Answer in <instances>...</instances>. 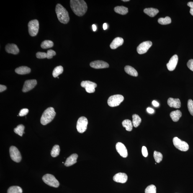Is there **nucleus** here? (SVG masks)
Segmentation results:
<instances>
[{"instance_id": "1", "label": "nucleus", "mask_w": 193, "mask_h": 193, "mask_svg": "<svg viewBox=\"0 0 193 193\" xmlns=\"http://www.w3.org/2000/svg\"><path fill=\"white\" fill-rule=\"evenodd\" d=\"M70 3L72 10L77 16L81 17L87 11V4L83 0H71Z\"/></svg>"}, {"instance_id": "2", "label": "nucleus", "mask_w": 193, "mask_h": 193, "mask_svg": "<svg viewBox=\"0 0 193 193\" xmlns=\"http://www.w3.org/2000/svg\"><path fill=\"white\" fill-rule=\"evenodd\" d=\"M55 11L60 22L64 24L68 23L70 21L69 15L65 8L61 4H58L55 7Z\"/></svg>"}, {"instance_id": "3", "label": "nucleus", "mask_w": 193, "mask_h": 193, "mask_svg": "<svg viewBox=\"0 0 193 193\" xmlns=\"http://www.w3.org/2000/svg\"><path fill=\"white\" fill-rule=\"evenodd\" d=\"M56 115L54 108L50 107L44 111L40 119L41 123L43 125H46L50 123L53 120Z\"/></svg>"}, {"instance_id": "4", "label": "nucleus", "mask_w": 193, "mask_h": 193, "mask_svg": "<svg viewBox=\"0 0 193 193\" xmlns=\"http://www.w3.org/2000/svg\"><path fill=\"white\" fill-rule=\"evenodd\" d=\"M43 182L49 186L54 187H58L60 185L59 182L53 175L45 174L42 177Z\"/></svg>"}, {"instance_id": "5", "label": "nucleus", "mask_w": 193, "mask_h": 193, "mask_svg": "<svg viewBox=\"0 0 193 193\" xmlns=\"http://www.w3.org/2000/svg\"><path fill=\"white\" fill-rule=\"evenodd\" d=\"M124 99L123 96L121 95H114L109 98L107 101L108 104L111 107H116L123 101Z\"/></svg>"}, {"instance_id": "6", "label": "nucleus", "mask_w": 193, "mask_h": 193, "mask_svg": "<svg viewBox=\"0 0 193 193\" xmlns=\"http://www.w3.org/2000/svg\"><path fill=\"white\" fill-rule=\"evenodd\" d=\"M28 32L31 36L34 37L38 33L39 23L37 19L29 21L28 24Z\"/></svg>"}, {"instance_id": "7", "label": "nucleus", "mask_w": 193, "mask_h": 193, "mask_svg": "<svg viewBox=\"0 0 193 193\" xmlns=\"http://www.w3.org/2000/svg\"><path fill=\"white\" fill-rule=\"evenodd\" d=\"M173 142L175 148L181 151H186L189 149V145L187 142L181 140L177 137L173 138Z\"/></svg>"}, {"instance_id": "8", "label": "nucleus", "mask_w": 193, "mask_h": 193, "mask_svg": "<svg viewBox=\"0 0 193 193\" xmlns=\"http://www.w3.org/2000/svg\"><path fill=\"white\" fill-rule=\"evenodd\" d=\"M88 124V121L86 117H80L77 124V129L78 132L81 133H84L87 129Z\"/></svg>"}, {"instance_id": "9", "label": "nucleus", "mask_w": 193, "mask_h": 193, "mask_svg": "<svg viewBox=\"0 0 193 193\" xmlns=\"http://www.w3.org/2000/svg\"><path fill=\"white\" fill-rule=\"evenodd\" d=\"M10 155L11 160L16 162L18 163L22 159V156L20 152L17 148L11 146L9 148Z\"/></svg>"}, {"instance_id": "10", "label": "nucleus", "mask_w": 193, "mask_h": 193, "mask_svg": "<svg viewBox=\"0 0 193 193\" xmlns=\"http://www.w3.org/2000/svg\"><path fill=\"white\" fill-rule=\"evenodd\" d=\"M153 43L150 41L142 42L137 47V52L140 55L146 53L149 49L152 46Z\"/></svg>"}, {"instance_id": "11", "label": "nucleus", "mask_w": 193, "mask_h": 193, "mask_svg": "<svg viewBox=\"0 0 193 193\" xmlns=\"http://www.w3.org/2000/svg\"><path fill=\"white\" fill-rule=\"evenodd\" d=\"M37 84V81L35 79L27 80L24 83L22 89V91L24 92H27L31 90L35 87Z\"/></svg>"}, {"instance_id": "12", "label": "nucleus", "mask_w": 193, "mask_h": 193, "mask_svg": "<svg viewBox=\"0 0 193 193\" xmlns=\"http://www.w3.org/2000/svg\"><path fill=\"white\" fill-rule=\"evenodd\" d=\"M116 149L121 156L126 158L128 156V151L125 145L121 142H118L116 145Z\"/></svg>"}, {"instance_id": "13", "label": "nucleus", "mask_w": 193, "mask_h": 193, "mask_svg": "<svg viewBox=\"0 0 193 193\" xmlns=\"http://www.w3.org/2000/svg\"><path fill=\"white\" fill-rule=\"evenodd\" d=\"M90 65L93 68L95 69H103L109 68V64L102 60H96L92 62Z\"/></svg>"}, {"instance_id": "14", "label": "nucleus", "mask_w": 193, "mask_h": 193, "mask_svg": "<svg viewBox=\"0 0 193 193\" xmlns=\"http://www.w3.org/2000/svg\"><path fill=\"white\" fill-rule=\"evenodd\" d=\"M178 61V57L177 55H174L171 57L168 63L167 64V67L169 71H172L175 69Z\"/></svg>"}, {"instance_id": "15", "label": "nucleus", "mask_w": 193, "mask_h": 193, "mask_svg": "<svg viewBox=\"0 0 193 193\" xmlns=\"http://www.w3.org/2000/svg\"><path fill=\"white\" fill-rule=\"evenodd\" d=\"M113 180L116 182L124 184L127 182L128 176L125 173H118L114 176Z\"/></svg>"}, {"instance_id": "16", "label": "nucleus", "mask_w": 193, "mask_h": 193, "mask_svg": "<svg viewBox=\"0 0 193 193\" xmlns=\"http://www.w3.org/2000/svg\"><path fill=\"white\" fill-rule=\"evenodd\" d=\"M6 51L8 53L17 55L19 53V50L17 45L14 44H9L6 45Z\"/></svg>"}, {"instance_id": "17", "label": "nucleus", "mask_w": 193, "mask_h": 193, "mask_svg": "<svg viewBox=\"0 0 193 193\" xmlns=\"http://www.w3.org/2000/svg\"><path fill=\"white\" fill-rule=\"evenodd\" d=\"M167 104L170 107L179 109L181 107V103L180 101L178 99H173L170 98L167 101Z\"/></svg>"}, {"instance_id": "18", "label": "nucleus", "mask_w": 193, "mask_h": 193, "mask_svg": "<svg viewBox=\"0 0 193 193\" xmlns=\"http://www.w3.org/2000/svg\"><path fill=\"white\" fill-rule=\"evenodd\" d=\"M124 42L123 39L122 38L118 37L116 38L112 41L110 45L111 49L115 50L123 44Z\"/></svg>"}, {"instance_id": "19", "label": "nucleus", "mask_w": 193, "mask_h": 193, "mask_svg": "<svg viewBox=\"0 0 193 193\" xmlns=\"http://www.w3.org/2000/svg\"><path fill=\"white\" fill-rule=\"evenodd\" d=\"M78 155L77 154L75 153L72 155L67 158L65 163V166L69 167L72 166L77 162Z\"/></svg>"}, {"instance_id": "20", "label": "nucleus", "mask_w": 193, "mask_h": 193, "mask_svg": "<svg viewBox=\"0 0 193 193\" xmlns=\"http://www.w3.org/2000/svg\"><path fill=\"white\" fill-rule=\"evenodd\" d=\"M31 72V69L27 66H21L16 69L15 72L19 75L28 74Z\"/></svg>"}, {"instance_id": "21", "label": "nucleus", "mask_w": 193, "mask_h": 193, "mask_svg": "<svg viewBox=\"0 0 193 193\" xmlns=\"http://www.w3.org/2000/svg\"><path fill=\"white\" fill-rule=\"evenodd\" d=\"M170 116L173 121L177 122L182 116V113L179 110L173 111L170 114Z\"/></svg>"}, {"instance_id": "22", "label": "nucleus", "mask_w": 193, "mask_h": 193, "mask_svg": "<svg viewBox=\"0 0 193 193\" xmlns=\"http://www.w3.org/2000/svg\"><path fill=\"white\" fill-rule=\"evenodd\" d=\"M144 12L150 17H153L159 12L158 9L153 8H147L144 10Z\"/></svg>"}, {"instance_id": "23", "label": "nucleus", "mask_w": 193, "mask_h": 193, "mask_svg": "<svg viewBox=\"0 0 193 193\" xmlns=\"http://www.w3.org/2000/svg\"><path fill=\"white\" fill-rule=\"evenodd\" d=\"M125 71L127 74L134 77L138 76V73L136 70L130 65H126L125 67Z\"/></svg>"}, {"instance_id": "24", "label": "nucleus", "mask_w": 193, "mask_h": 193, "mask_svg": "<svg viewBox=\"0 0 193 193\" xmlns=\"http://www.w3.org/2000/svg\"><path fill=\"white\" fill-rule=\"evenodd\" d=\"M114 11L117 13L123 15L126 14L128 12V8L123 6H116L114 8Z\"/></svg>"}, {"instance_id": "25", "label": "nucleus", "mask_w": 193, "mask_h": 193, "mask_svg": "<svg viewBox=\"0 0 193 193\" xmlns=\"http://www.w3.org/2000/svg\"><path fill=\"white\" fill-rule=\"evenodd\" d=\"M123 126L125 128L126 130L128 131H131L133 129L132 122L129 119H126L122 122Z\"/></svg>"}, {"instance_id": "26", "label": "nucleus", "mask_w": 193, "mask_h": 193, "mask_svg": "<svg viewBox=\"0 0 193 193\" xmlns=\"http://www.w3.org/2000/svg\"><path fill=\"white\" fill-rule=\"evenodd\" d=\"M81 86L84 88L94 87L95 88L97 87V84L95 83L89 81L82 82Z\"/></svg>"}, {"instance_id": "27", "label": "nucleus", "mask_w": 193, "mask_h": 193, "mask_svg": "<svg viewBox=\"0 0 193 193\" xmlns=\"http://www.w3.org/2000/svg\"><path fill=\"white\" fill-rule=\"evenodd\" d=\"M141 121V118L137 114H134L132 116V124L133 126L136 128L140 125Z\"/></svg>"}, {"instance_id": "28", "label": "nucleus", "mask_w": 193, "mask_h": 193, "mask_svg": "<svg viewBox=\"0 0 193 193\" xmlns=\"http://www.w3.org/2000/svg\"><path fill=\"white\" fill-rule=\"evenodd\" d=\"M63 71V67L60 65V66L56 67L54 69L52 75L54 78H56L58 77L59 75L62 74Z\"/></svg>"}, {"instance_id": "29", "label": "nucleus", "mask_w": 193, "mask_h": 193, "mask_svg": "<svg viewBox=\"0 0 193 193\" xmlns=\"http://www.w3.org/2000/svg\"><path fill=\"white\" fill-rule=\"evenodd\" d=\"M22 188L18 186H12L8 189L7 193H22Z\"/></svg>"}, {"instance_id": "30", "label": "nucleus", "mask_w": 193, "mask_h": 193, "mask_svg": "<svg viewBox=\"0 0 193 193\" xmlns=\"http://www.w3.org/2000/svg\"><path fill=\"white\" fill-rule=\"evenodd\" d=\"M24 128H25V127L24 125H19L14 129V132L16 133L22 137L23 134L25 133V132H24Z\"/></svg>"}, {"instance_id": "31", "label": "nucleus", "mask_w": 193, "mask_h": 193, "mask_svg": "<svg viewBox=\"0 0 193 193\" xmlns=\"http://www.w3.org/2000/svg\"><path fill=\"white\" fill-rule=\"evenodd\" d=\"M54 45L53 42L51 40H45L41 44V47L43 49H48L52 48Z\"/></svg>"}, {"instance_id": "32", "label": "nucleus", "mask_w": 193, "mask_h": 193, "mask_svg": "<svg viewBox=\"0 0 193 193\" xmlns=\"http://www.w3.org/2000/svg\"><path fill=\"white\" fill-rule=\"evenodd\" d=\"M60 151L59 145H55L52 148L51 152V156L53 158H55L59 155Z\"/></svg>"}, {"instance_id": "33", "label": "nucleus", "mask_w": 193, "mask_h": 193, "mask_svg": "<svg viewBox=\"0 0 193 193\" xmlns=\"http://www.w3.org/2000/svg\"><path fill=\"white\" fill-rule=\"evenodd\" d=\"M158 22L161 25H167L171 23V19L169 17H166L165 18H161L158 19Z\"/></svg>"}, {"instance_id": "34", "label": "nucleus", "mask_w": 193, "mask_h": 193, "mask_svg": "<svg viewBox=\"0 0 193 193\" xmlns=\"http://www.w3.org/2000/svg\"><path fill=\"white\" fill-rule=\"evenodd\" d=\"M154 158L157 163H159L163 159V155L160 152L155 151L153 153Z\"/></svg>"}, {"instance_id": "35", "label": "nucleus", "mask_w": 193, "mask_h": 193, "mask_svg": "<svg viewBox=\"0 0 193 193\" xmlns=\"http://www.w3.org/2000/svg\"><path fill=\"white\" fill-rule=\"evenodd\" d=\"M145 193H156V188L154 185L148 186L145 189Z\"/></svg>"}, {"instance_id": "36", "label": "nucleus", "mask_w": 193, "mask_h": 193, "mask_svg": "<svg viewBox=\"0 0 193 193\" xmlns=\"http://www.w3.org/2000/svg\"><path fill=\"white\" fill-rule=\"evenodd\" d=\"M187 107L189 113L193 116V101L192 99H189L188 100Z\"/></svg>"}, {"instance_id": "37", "label": "nucleus", "mask_w": 193, "mask_h": 193, "mask_svg": "<svg viewBox=\"0 0 193 193\" xmlns=\"http://www.w3.org/2000/svg\"><path fill=\"white\" fill-rule=\"evenodd\" d=\"M47 58L48 59H50L52 58L53 56H55V55H56V52L54 51V50H50L47 51Z\"/></svg>"}, {"instance_id": "38", "label": "nucleus", "mask_w": 193, "mask_h": 193, "mask_svg": "<svg viewBox=\"0 0 193 193\" xmlns=\"http://www.w3.org/2000/svg\"><path fill=\"white\" fill-rule=\"evenodd\" d=\"M36 56L38 58L44 59L47 58V54L45 52H38Z\"/></svg>"}, {"instance_id": "39", "label": "nucleus", "mask_w": 193, "mask_h": 193, "mask_svg": "<svg viewBox=\"0 0 193 193\" xmlns=\"http://www.w3.org/2000/svg\"><path fill=\"white\" fill-rule=\"evenodd\" d=\"M28 109H21L20 112H19V116H20L21 117L27 115V114H28Z\"/></svg>"}, {"instance_id": "40", "label": "nucleus", "mask_w": 193, "mask_h": 193, "mask_svg": "<svg viewBox=\"0 0 193 193\" xmlns=\"http://www.w3.org/2000/svg\"><path fill=\"white\" fill-rule=\"evenodd\" d=\"M142 153L143 156L144 157H145V158H146V157L148 156V151L146 147L144 146L142 147Z\"/></svg>"}, {"instance_id": "41", "label": "nucleus", "mask_w": 193, "mask_h": 193, "mask_svg": "<svg viewBox=\"0 0 193 193\" xmlns=\"http://www.w3.org/2000/svg\"><path fill=\"white\" fill-rule=\"evenodd\" d=\"M187 66L189 69L193 71V60L191 59L189 60L187 63Z\"/></svg>"}, {"instance_id": "42", "label": "nucleus", "mask_w": 193, "mask_h": 193, "mask_svg": "<svg viewBox=\"0 0 193 193\" xmlns=\"http://www.w3.org/2000/svg\"><path fill=\"white\" fill-rule=\"evenodd\" d=\"M187 6L190 7V13L193 16V2L190 1L187 3Z\"/></svg>"}, {"instance_id": "43", "label": "nucleus", "mask_w": 193, "mask_h": 193, "mask_svg": "<svg viewBox=\"0 0 193 193\" xmlns=\"http://www.w3.org/2000/svg\"><path fill=\"white\" fill-rule=\"evenodd\" d=\"M85 89L87 92L88 93H94L95 91V88L94 87L86 88Z\"/></svg>"}, {"instance_id": "44", "label": "nucleus", "mask_w": 193, "mask_h": 193, "mask_svg": "<svg viewBox=\"0 0 193 193\" xmlns=\"http://www.w3.org/2000/svg\"><path fill=\"white\" fill-rule=\"evenodd\" d=\"M6 89V86L1 84V85H0V92H2L5 91Z\"/></svg>"}, {"instance_id": "45", "label": "nucleus", "mask_w": 193, "mask_h": 193, "mask_svg": "<svg viewBox=\"0 0 193 193\" xmlns=\"http://www.w3.org/2000/svg\"><path fill=\"white\" fill-rule=\"evenodd\" d=\"M147 111H148V112L150 114H153L154 112V110L152 108L150 107H148L147 108Z\"/></svg>"}, {"instance_id": "46", "label": "nucleus", "mask_w": 193, "mask_h": 193, "mask_svg": "<svg viewBox=\"0 0 193 193\" xmlns=\"http://www.w3.org/2000/svg\"><path fill=\"white\" fill-rule=\"evenodd\" d=\"M153 106L155 107H158L159 106V104L156 101H153L152 102Z\"/></svg>"}, {"instance_id": "47", "label": "nucleus", "mask_w": 193, "mask_h": 193, "mask_svg": "<svg viewBox=\"0 0 193 193\" xmlns=\"http://www.w3.org/2000/svg\"><path fill=\"white\" fill-rule=\"evenodd\" d=\"M103 28H104V30H105L107 29V24L106 23H104V25H103Z\"/></svg>"}, {"instance_id": "48", "label": "nucleus", "mask_w": 193, "mask_h": 193, "mask_svg": "<svg viewBox=\"0 0 193 193\" xmlns=\"http://www.w3.org/2000/svg\"><path fill=\"white\" fill-rule=\"evenodd\" d=\"M93 30L94 31H96L97 29L96 26L95 24H93L92 25Z\"/></svg>"}, {"instance_id": "49", "label": "nucleus", "mask_w": 193, "mask_h": 193, "mask_svg": "<svg viewBox=\"0 0 193 193\" xmlns=\"http://www.w3.org/2000/svg\"><path fill=\"white\" fill-rule=\"evenodd\" d=\"M122 1H124V2H127V1H130V0H122Z\"/></svg>"}]
</instances>
